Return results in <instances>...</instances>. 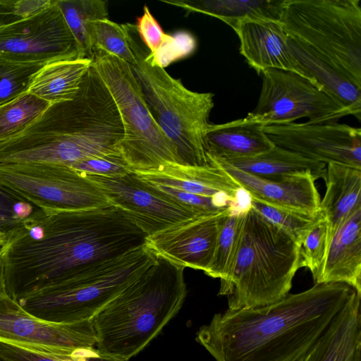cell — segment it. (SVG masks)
Masks as SVG:
<instances>
[{"label": "cell", "mask_w": 361, "mask_h": 361, "mask_svg": "<svg viewBox=\"0 0 361 361\" xmlns=\"http://www.w3.org/2000/svg\"><path fill=\"white\" fill-rule=\"evenodd\" d=\"M147 237L111 205L61 212L37 208L2 246L4 291L17 300L81 267L143 246Z\"/></svg>", "instance_id": "1"}, {"label": "cell", "mask_w": 361, "mask_h": 361, "mask_svg": "<svg viewBox=\"0 0 361 361\" xmlns=\"http://www.w3.org/2000/svg\"><path fill=\"white\" fill-rule=\"evenodd\" d=\"M356 292L345 283H317L267 305L227 309L195 340L215 361H297Z\"/></svg>", "instance_id": "2"}, {"label": "cell", "mask_w": 361, "mask_h": 361, "mask_svg": "<svg viewBox=\"0 0 361 361\" xmlns=\"http://www.w3.org/2000/svg\"><path fill=\"white\" fill-rule=\"evenodd\" d=\"M123 126L117 106L92 64L75 97L51 104L34 122L0 142V164L71 166L121 154Z\"/></svg>", "instance_id": "3"}, {"label": "cell", "mask_w": 361, "mask_h": 361, "mask_svg": "<svg viewBox=\"0 0 361 361\" xmlns=\"http://www.w3.org/2000/svg\"><path fill=\"white\" fill-rule=\"evenodd\" d=\"M185 267L156 262L90 320L101 360L128 361L142 351L182 308Z\"/></svg>", "instance_id": "4"}, {"label": "cell", "mask_w": 361, "mask_h": 361, "mask_svg": "<svg viewBox=\"0 0 361 361\" xmlns=\"http://www.w3.org/2000/svg\"><path fill=\"white\" fill-rule=\"evenodd\" d=\"M133 55L130 66L147 106L173 144L180 162L190 166L210 164L206 135L210 126L214 94L188 89L179 79L154 63L135 24H121Z\"/></svg>", "instance_id": "5"}, {"label": "cell", "mask_w": 361, "mask_h": 361, "mask_svg": "<svg viewBox=\"0 0 361 361\" xmlns=\"http://www.w3.org/2000/svg\"><path fill=\"white\" fill-rule=\"evenodd\" d=\"M300 247L252 207L247 211L238 250L218 295L228 299V310L267 305L288 293L301 268Z\"/></svg>", "instance_id": "6"}, {"label": "cell", "mask_w": 361, "mask_h": 361, "mask_svg": "<svg viewBox=\"0 0 361 361\" xmlns=\"http://www.w3.org/2000/svg\"><path fill=\"white\" fill-rule=\"evenodd\" d=\"M157 260L147 245L81 267L17 300L27 312L56 323L91 320Z\"/></svg>", "instance_id": "7"}, {"label": "cell", "mask_w": 361, "mask_h": 361, "mask_svg": "<svg viewBox=\"0 0 361 361\" xmlns=\"http://www.w3.org/2000/svg\"><path fill=\"white\" fill-rule=\"evenodd\" d=\"M279 21L305 44L361 86L359 0H284Z\"/></svg>", "instance_id": "8"}, {"label": "cell", "mask_w": 361, "mask_h": 361, "mask_svg": "<svg viewBox=\"0 0 361 361\" xmlns=\"http://www.w3.org/2000/svg\"><path fill=\"white\" fill-rule=\"evenodd\" d=\"M92 64L110 92L123 126L119 151L132 171L180 164L176 149L151 115L130 64L95 48Z\"/></svg>", "instance_id": "9"}, {"label": "cell", "mask_w": 361, "mask_h": 361, "mask_svg": "<svg viewBox=\"0 0 361 361\" xmlns=\"http://www.w3.org/2000/svg\"><path fill=\"white\" fill-rule=\"evenodd\" d=\"M0 187L44 211H79L110 205L93 182L65 164H0Z\"/></svg>", "instance_id": "10"}, {"label": "cell", "mask_w": 361, "mask_h": 361, "mask_svg": "<svg viewBox=\"0 0 361 361\" xmlns=\"http://www.w3.org/2000/svg\"><path fill=\"white\" fill-rule=\"evenodd\" d=\"M256 108L245 117L262 126L285 125L307 118L308 123L337 122L351 115L314 83L293 71L267 69Z\"/></svg>", "instance_id": "11"}, {"label": "cell", "mask_w": 361, "mask_h": 361, "mask_svg": "<svg viewBox=\"0 0 361 361\" xmlns=\"http://www.w3.org/2000/svg\"><path fill=\"white\" fill-rule=\"evenodd\" d=\"M83 59L56 0L26 18L0 21V61L47 63Z\"/></svg>", "instance_id": "12"}, {"label": "cell", "mask_w": 361, "mask_h": 361, "mask_svg": "<svg viewBox=\"0 0 361 361\" xmlns=\"http://www.w3.org/2000/svg\"><path fill=\"white\" fill-rule=\"evenodd\" d=\"M84 175L100 189L110 205L121 211L147 237L204 215L154 190L133 171L110 177Z\"/></svg>", "instance_id": "13"}, {"label": "cell", "mask_w": 361, "mask_h": 361, "mask_svg": "<svg viewBox=\"0 0 361 361\" xmlns=\"http://www.w3.org/2000/svg\"><path fill=\"white\" fill-rule=\"evenodd\" d=\"M0 338L61 355H72L95 347L90 320L56 323L25 311L5 292L0 294Z\"/></svg>", "instance_id": "14"}, {"label": "cell", "mask_w": 361, "mask_h": 361, "mask_svg": "<svg viewBox=\"0 0 361 361\" xmlns=\"http://www.w3.org/2000/svg\"><path fill=\"white\" fill-rule=\"evenodd\" d=\"M277 146L327 164L336 163L361 169V130L338 122L291 123L264 126Z\"/></svg>", "instance_id": "15"}, {"label": "cell", "mask_w": 361, "mask_h": 361, "mask_svg": "<svg viewBox=\"0 0 361 361\" xmlns=\"http://www.w3.org/2000/svg\"><path fill=\"white\" fill-rule=\"evenodd\" d=\"M230 213L199 215L147 237L146 245L177 265L205 272L214 257L222 221Z\"/></svg>", "instance_id": "16"}, {"label": "cell", "mask_w": 361, "mask_h": 361, "mask_svg": "<svg viewBox=\"0 0 361 361\" xmlns=\"http://www.w3.org/2000/svg\"><path fill=\"white\" fill-rule=\"evenodd\" d=\"M204 166L166 164L157 170L133 171L142 180L176 188L189 193L231 200L238 212L251 207L250 194L221 166L209 161Z\"/></svg>", "instance_id": "17"}, {"label": "cell", "mask_w": 361, "mask_h": 361, "mask_svg": "<svg viewBox=\"0 0 361 361\" xmlns=\"http://www.w3.org/2000/svg\"><path fill=\"white\" fill-rule=\"evenodd\" d=\"M208 159L227 171L252 198L310 216H315L319 212L321 199L315 185L317 178L310 171L267 179L245 173L223 161Z\"/></svg>", "instance_id": "18"}, {"label": "cell", "mask_w": 361, "mask_h": 361, "mask_svg": "<svg viewBox=\"0 0 361 361\" xmlns=\"http://www.w3.org/2000/svg\"><path fill=\"white\" fill-rule=\"evenodd\" d=\"M233 30L240 39V52L259 75L267 69L298 73L288 35L277 20L245 18Z\"/></svg>", "instance_id": "19"}, {"label": "cell", "mask_w": 361, "mask_h": 361, "mask_svg": "<svg viewBox=\"0 0 361 361\" xmlns=\"http://www.w3.org/2000/svg\"><path fill=\"white\" fill-rule=\"evenodd\" d=\"M297 361H361V293L352 295Z\"/></svg>", "instance_id": "20"}, {"label": "cell", "mask_w": 361, "mask_h": 361, "mask_svg": "<svg viewBox=\"0 0 361 361\" xmlns=\"http://www.w3.org/2000/svg\"><path fill=\"white\" fill-rule=\"evenodd\" d=\"M314 283L342 282L361 293V206L343 221L313 277Z\"/></svg>", "instance_id": "21"}, {"label": "cell", "mask_w": 361, "mask_h": 361, "mask_svg": "<svg viewBox=\"0 0 361 361\" xmlns=\"http://www.w3.org/2000/svg\"><path fill=\"white\" fill-rule=\"evenodd\" d=\"M288 46L298 74L314 83L319 89L361 118V86L315 51L288 36Z\"/></svg>", "instance_id": "22"}, {"label": "cell", "mask_w": 361, "mask_h": 361, "mask_svg": "<svg viewBox=\"0 0 361 361\" xmlns=\"http://www.w3.org/2000/svg\"><path fill=\"white\" fill-rule=\"evenodd\" d=\"M274 146L264 126L246 117L221 124H210L206 135L207 157L214 159L254 157Z\"/></svg>", "instance_id": "23"}, {"label": "cell", "mask_w": 361, "mask_h": 361, "mask_svg": "<svg viewBox=\"0 0 361 361\" xmlns=\"http://www.w3.org/2000/svg\"><path fill=\"white\" fill-rule=\"evenodd\" d=\"M324 179L326 191L320 201L319 212L328 224L329 245L348 215L361 206V169L329 163L326 167Z\"/></svg>", "instance_id": "24"}, {"label": "cell", "mask_w": 361, "mask_h": 361, "mask_svg": "<svg viewBox=\"0 0 361 361\" xmlns=\"http://www.w3.org/2000/svg\"><path fill=\"white\" fill-rule=\"evenodd\" d=\"M91 64L90 59L45 63L32 78L27 92L50 104L72 99Z\"/></svg>", "instance_id": "25"}, {"label": "cell", "mask_w": 361, "mask_h": 361, "mask_svg": "<svg viewBox=\"0 0 361 361\" xmlns=\"http://www.w3.org/2000/svg\"><path fill=\"white\" fill-rule=\"evenodd\" d=\"M214 159L251 175L267 179L279 178L304 171L311 172L317 178H324L326 171V164L276 145L270 150L254 157Z\"/></svg>", "instance_id": "26"}, {"label": "cell", "mask_w": 361, "mask_h": 361, "mask_svg": "<svg viewBox=\"0 0 361 361\" xmlns=\"http://www.w3.org/2000/svg\"><path fill=\"white\" fill-rule=\"evenodd\" d=\"M284 0H175L161 1L183 8L216 18L232 29L245 18L279 20Z\"/></svg>", "instance_id": "27"}, {"label": "cell", "mask_w": 361, "mask_h": 361, "mask_svg": "<svg viewBox=\"0 0 361 361\" xmlns=\"http://www.w3.org/2000/svg\"><path fill=\"white\" fill-rule=\"evenodd\" d=\"M74 36L83 59L92 60L94 47L92 28L94 21L109 18L108 1L103 0H56Z\"/></svg>", "instance_id": "28"}, {"label": "cell", "mask_w": 361, "mask_h": 361, "mask_svg": "<svg viewBox=\"0 0 361 361\" xmlns=\"http://www.w3.org/2000/svg\"><path fill=\"white\" fill-rule=\"evenodd\" d=\"M50 105L27 91L0 104V142L20 133Z\"/></svg>", "instance_id": "29"}, {"label": "cell", "mask_w": 361, "mask_h": 361, "mask_svg": "<svg viewBox=\"0 0 361 361\" xmlns=\"http://www.w3.org/2000/svg\"><path fill=\"white\" fill-rule=\"evenodd\" d=\"M246 212L230 213L223 219L212 261L204 272L207 276L221 281L228 276L238 250Z\"/></svg>", "instance_id": "30"}, {"label": "cell", "mask_w": 361, "mask_h": 361, "mask_svg": "<svg viewBox=\"0 0 361 361\" xmlns=\"http://www.w3.org/2000/svg\"><path fill=\"white\" fill-rule=\"evenodd\" d=\"M250 204L251 207L290 235L300 247L307 231L319 215V212L315 216H310L269 204L252 197Z\"/></svg>", "instance_id": "31"}, {"label": "cell", "mask_w": 361, "mask_h": 361, "mask_svg": "<svg viewBox=\"0 0 361 361\" xmlns=\"http://www.w3.org/2000/svg\"><path fill=\"white\" fill-rule=\"evenodd\" d=\"M0 359L3 361H91L100 360V356L95 347L72 355H61L0 338Z\"/></svg>", "instance_id": "32"}, {"label": "cell", "mask_w": 361, "mask_h": 361, "mask_svg": "<svg viewBox=\"0 0 361 361\" xmlns=\"http://www.w3.org/2000/svg\"><path fill=\"white\" fill-rule=\"evenodd\" d=\"M143 11L135 24L137 31L152 59L154 61L161 60L174 49L178 35L166 34L147 6H144Z\"/></svg>", "instance_id": "33"}, {"label": "cell", "mask_w": 361, "mask_h": 361, "mask_svg": "<svg viewBox=\"0 0 361 361\" xmlns=\"http://www.w3.org/2000/svg\"><path fill=\"white\" fill-rule=\"evenodd\" d=\"M94 49L100 48L131 65L133 55L128 45L121 25L109 18L97 20L92 28Z\"/></svg>", "instance_id": "34"}, {"label": "cell", "mask_w": 361, "mask_h": 361, "mask_svg": "<svg viewBox=\"0 0 361 361\" xmlns=\"http://www.w3.org/2000/svg\"><path fill=\"white\" fill-rule=\"evenodd\" d=\"M44 63H16L0 61V104L27 91Z\"/></svg>", "instance_id": "35"}, {"label": "cell", "mask_w": 361, "mask_h": 361, "mask_svg": "<svg viewBox=\"0 0 361 361\" xmlns=\"http://www.w3.org/2000/svg\"><path fill=\"white\" fill-rule=\"evenodd\" d=\"M329 247L328 224L320 213L307 231L300 245L301 267L308 268L315 276L325 258Z\"/></svg>", "instance_id": "36"}, {"label": "cell", "mask_w": 361, "mask_h": 361, "mask_svg": "<svg viewBox=\"0 0 361 361\" xmlns=\"http://www.w3.org/2000/svg\"><path fill=\"white\" fill-rule=\"evenodd\" d=\"M37 208L0 187V231L8 235Z\"/></svg>", "instance_id": "37"}, {"label": "cell", "mask_w": 361, "mask_h": 361, "mask_svg": "<svg viewBox=\"0 0 361 361\" xmlns=\"http://www.w3.org/2000/svg\"><path fill=\"white\" fill-rule=\"evenodd\" d=\"M83 174L118 176L131 172L121 154L90 158L70 166Z\"/></svg>", "instance_id": "38"}, {"label": "cell", "mask_w": 361, "mask_h": 361, "mask_svg": "<svg viewBox=\"0 0 361 361\" xmlns=\"http://www.w3.org/2000/svg\"><path fill=\"white\" fill-rule=\"evenodd\" d=\"M54 0H0V21L26 18L49 6Z\"/></svg>", "instance_id": "39"}, {"label": "cell", "mask_w": 361, "mask_h": 361, "mask_svg": "<svg viewBox=\"0 0 361 361\" xmlns=\"http://www.w3.org/2000/svg\"><path fill=\"white\" fill-rule=\"evenodd\" d=\"M2 256H3V249H2V246H1V247H0V294L5 292L4 287V280H3Z\"/></svg>", "instance_id": "40"}, {"label": "cell", "mask_w": 361, "mask_h": 361, "mask_svg": "<svg viewBox=\"0 0 361 361\" xmlns=\"http://www.w3.org/2000/svg\"><path fill=\"white\" fill-rule=\"evenodd\" d=\"M7 234L0 231V247L3 246L7 240Z\"/></svg>", "instance_id": "41"}, {"label": "cell", "mask_w": 361, "mask_h": 361, "mask_svg": "<svg viewBox=\"0 0 361 361\" xmlns=\"http://www.w3.org/2000/svg\"><path fill=\"white\" fill-rule=\"evenodd\" d=\"M0 361H3V360L0 359Z\"/></svg>", "instance_id": "42"}]
</instances>
